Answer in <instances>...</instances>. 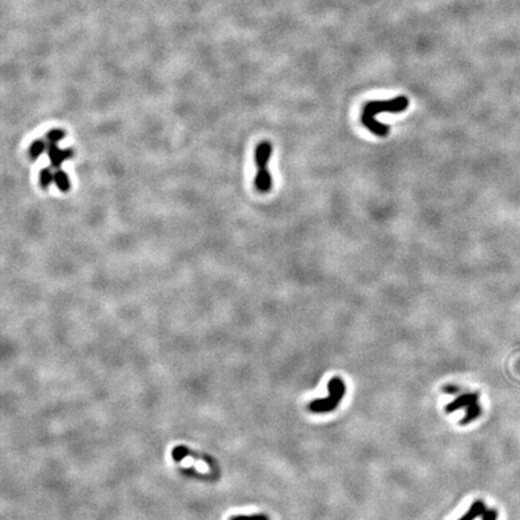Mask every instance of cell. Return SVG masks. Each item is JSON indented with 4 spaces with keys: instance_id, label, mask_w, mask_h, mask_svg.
Wrapping results in <instances>:
<instances>
[{
    "instance_id": "1",
    "label": "cell",
    "mask_w": 520,
    "mask_h": 520,
    "mask_svg": "<svg viewBox=\"0 0 520 520\" xmlns=\"http://www.w3.org/2000/svg\"><path fill=\"white\" fill-rule=\"evenodd\" d=\"M409 98L405 95H400L391 100H375L365 104L362 109L361 122L370 132L381 137H388L389 127L386 124L381 123L376 119V116L381 112H393L399 113L409 108Z\"/></svg>"
},
{
    "instance_id": "2",
    "label": "cell",
    "mask_w": 520,
    "mask_h": 520,
    "mask_svg": "<svg viewBox=\"0 0 520 520\" xmlns=\"http://www.w3.org/2000/svg\"><path fill=\"white\" fill-rule=\"evenodd\" d=\"M273 156V145L269 141H261L255 148L254 159L257 165V175L254 178V186L259 193H269L273 189V176L269 171L268 164Z\"/></svg>"
},
{
    "instance_id": "3",
    "label": "cell",
    "mask_w": 520,
    "mask_h": 520,
    "mask_svg": "<svg viewBox=\"0 0 520 520\" xmlns=\"http://www.w3.org/2000/svg\"><path fill=\"white\" fill-rule=\"evenodd\" d=\"M329 396L325 399H318L312 401L308 405V410L313 413H328L332 412L340 405L346 393L345 382L340 377H334L328 383Z\"/></svg>"
},
{
    "instance_id": "4",
    "label": "cell",
    "mask_w": 520,
    "mask_h": 520,
    "mask_svg": "<svg viewBox=\"0 0 520 520\" xmlns=\"http://www.w3.org/2000/svg\"><path fill=\"white\" fill-rule=\"evenodd\" d=\"M47 156L51 162V167L52 169H60L62 164L65 161H69L74 157V151L71 148H60L57 143H49L47 147Z\"/></svg>"
},
{
    "instance_id": "5",
    "label": "cell",
    "mask_w": 520,
    "mask_h": 520,
    "mask_svg": "<svg viewBox=\"0 0 520 520\" xmlns=\"http://www.w3.org/2000/svg\"><path fill=\"white\" fill-rule=\"evenodd\" d=\"M478 397H479V395L477 393L464 394V395L459 396L458 399L454 400V401L449 402V404L447 405V406H446V412L447 413H452V412H455V411H458V410H460V409H464V407H468L471 404H473V402L478 401Z\"/></svg>"
},
{
    "instance_id": "6",
    "label": "cell",
    "mask_w": 520,
    "mask_h": 520,
    "mask_svg": "<svg viewBox=\"0 0 520 520\" xmlns=\"http://www.w3.org/2000/svg\"><path fill=\"white\" fill-rule=\"evenodd\" d=\"M47 147H49V143L46 140H42V138H36L33 142L29 145L28 147V157L31 161H36L39 159L45 152H47Z\"/></svg>"
},
{
    "instance_id": "7",
    "label": "cell",
    "mask_w": 520,
    "mask_h": 520,
    "mask_svg": "<svg viewBox=\"0 0 520 520\" xmlns=\"http://www.w3.org/2000/svg\"><path fill=\"white\" fill-rule=\"evenodd\" d=\"M55 185L62 193H68L71 189L70 177L64 170L58 169L55 171Z\"/></svg>"
},
{
    "instance_id": "8",
    "label": "cell",
    "mask_w": 520,
    "mask_h": 520,
    "mask_svg": "<svg viewBox=\"0 0 520 520\" xmlns=\"http://www.w3.org/2000/svg\"><path fill=\"white\" fill-rule=\"evenodd\" d=\"M484 512H485L484 502L483 501L478 500V501H476V502L472 503V506L470 507V509L466 512L465 516L461 517L459 520H474L476 518H478V517L483 516Z\"/></svg>"
},
{
    "instance_id": "9",
    "label": "cell",
    "mask_w": 520,
    "mask_h": 520,
    "mask_svg": "<svg viewBox=\"0 0 520 520\" xmlns=\"http://www.w3.org/2000/svg\"><path fill=\"white\" fill-rule=\"evenodd\" d=\"M53 183H55V172L52 171V167H44L39 172V186L44 191H47Z\"/></svg>"
},
{
    "instance_id": "10",
    "label": "cell",
    "mask_w": 520,
    "mask_h": 520,
    "mask_svg": "<svg viewBox=\"0 0 520 520\" xmlns=\"http://www.w3.org/2000/svg\"><path fill=\"white\" fill-rule=\"evenodd\" d=\"M466 414L465 417L461 419V425H466V424L471 423V421H473L474 419H477V418L481 415V412H482V409L481 406L478 405V401L473 402V404H471L470 406L466 407Z\"/></svg>"
},
{
    "instance_id": "11",
    "label": "cell",
    "mask_w": 520,
    "mask_h": 520,
    "mask_svg": "<svg viewBox=\"0 0 520 520\" xmlns=\"http://www.w3.org/2000/svg\"><path fill=\"white\" fill-rule=\"evenodd\" d=\"M66 137L65 132L60 128H53V129L49 130L45 135V140L47 141V143H59L60 141L64 140Z\"/></svg>"
},
{
    "instance_id": "12",
    "label": "cell",
    "mask_w": 520,
    "mask_h": 520,
    "mask_svg": "<svg viewBox=\"0 0 520 520\" xmlns=\"http://www.w3.org/2000/svg\"><path fill=\"white\" fill-rule=\"evenodd\" d=\"M172 459L175 461H181L182 459H185L187 457H193V458H196V459H201V457H199V455H195L193 454V453L191 452V450L188 449V448L185 447V446H178L176 448H173L172 449Z\"/></svg>"
},
{
    "instance_id": "13",
    "label": "cell",
    "mask_w": 520,
    "mask_h": 520,
    "mask_svg": "<svg viewBox=\"0 0 520 520\" xmlns=\"http://www.w3.org/2000/svg\"><path fill=\"white\" fill-rule=\"evenodd\" d=\"M230 520H269L264 514H255V516H236L230 518Z\"/></svg>"
},
{
    "instance_id": "14",
    "label": "cell",
    "mask_w": 520,
    "mask_h": 520,
    "mask_svg": "<svg viewBox=\"0 0 520 520\" xmlns=\"http://www.w3.org/2000/svg\"><path fill=\"white\" fill-rule=\"evenodd\" d=\"M482 520H497V512L495 509H485Z\"/></svg>"
},
{
    "instance_id": "15",
    "label": "cell",
    "mask_w": 520,
    "mask_h": 520,
    "mask_svg": "<svg viewBox=\"0 0 520 520\" xmlns=\"http://www.w3.org/2000/svg\"><path fill=\"white\" fill-rule=\"evenodd\" d=\"M443 390L446 391V393H448V394H457L458 391H459V389L457 388V386H454V385H447L446 388L443 389Z\"/></svg>"
}]
</instances>
